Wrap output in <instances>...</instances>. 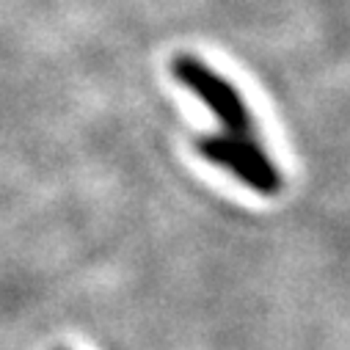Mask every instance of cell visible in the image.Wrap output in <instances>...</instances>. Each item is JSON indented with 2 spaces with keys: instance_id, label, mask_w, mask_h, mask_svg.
I'll use <instances>...</instances> for the list:
<instances>
[{
  "instance_id": "1",
  "label": "cell",
  "mask_w": 350,
  "mask_h": 350,
  "mask_svg": "<svg viewBox=\"0 0 350 350\" xmlns=\"http://www.w3.org/2000/svg\"><path fill=\"white\" fill-rule=\"evenodd\" d=\"M202 157L232 171L240 183L262 196H276L282 191V171L259 146L254 133H218L196 141Z\"/></svg>"
},
{
  "instance_id": "2",
  "label": "cell",
  "mask_w": 350,
  "mask_h": 350,
  "mask_svg": "<svg viewBox=\"0 0 350 350\" xmlns=\"http://www.w3.org/2000/svg\"><path fill=\"white\" fill-rule=\"evenodd\" d=\"M171 72L188 92H193L213 111V116L224 124V133H254L251 113L237 89L204 61L193 55H177L171 61Z\"/></svg>"
}]
</instances>
